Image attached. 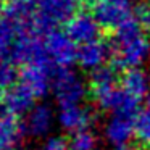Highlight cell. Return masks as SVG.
<instances>
[{
	"label": "cell",
	"instance_id": "cell-1",
	"mask_svg": "<svg viewBox=\"0 0 150 150\" xmlns=\"http://www.w3.org/2000/svg\"><path fill=\"white\" fill-rule=\"evenodd\" d=\"M111 60L116 69L139 68L150 60V36L134 16L115 31Z\"/></svg>",
	"mask_w": 150,
	"mask_h": 150
},
{
	"label": "cell",
	"instance_id": "cell-2",
	"mask_svg": "<svg viewBox=\"0 0 150 150\" xmlns=\"http://www.w3.org/2000/svg\"><path fill=\"white\" fill-rule=\"evenodd\" d=\"M92 98L95 105L103 111H127L136 113L139 102L131 98L123 91L121 84L118 86V79L115 74V68H108L107 65L91 71L89 82Z\"/></svg>",
	"mask_w": 150,
	"mask_h": 150
},
{
	"label": "cell",
	"instance_id": "cell-3",
	"mask_svg": "<svg viewBox=\"0 0 150 150\" xmlns=\"http://www.w3.org/2000/svg\"><path fill=\"white\" fill-rule=\"evenodd\" d=\"M37 31L45 34L57 24H65L79 10L81 0H33Z\"/></svg>",
	"mask_w": 150,
	"mask_h": 150
},
{
	"label": "cell",
	"instance_id": "cell-4",
	"mask_svg": "<svg viewBox=\"0 0 150 150\" xmlns=\"http://www.w3.org/2000/svg\"><path fill=\"white\" fill-rule=\"evenodd\" d=\"M136 113L115 111L103 127L111 150H136Z\"/></svg>",
	"mask_w": 150,
	"mask_h": 150
},
{
	"label": "cell",
	"instance_id": "cell-5",
	"mask_svg": "<svg viewBox=\"0 0 150 150\" xmlns=\"http://www.w3.org/2000/svg\"><path fill=\"white\" fill-rule=\"evenodd\" d=\"M52 92L58 107L82 103L87 95V86L71 68H58L52 79Z\"/></svg>",
	"mask_w": 150,
	"mask_h": 150
},
{
	"label": "cell",
	"instance_id": "cell-6",
	"mask_svg": "<svg viewBox=\"0 0 150 150\" xmlns=\"http://www.w3.org/2000/svg\"><path fill=\"white\" fill-rule=\"evenodd\" d=\"M47 58L57 68H69L76 63L78 57V44L69 37L65 29H50L44 34Z\"/></svg>",
	"mask_w": 150,
	"mask_h": 150
},
{
	"label": "cell",
	"instance_id": "cell-7",
	"mask_svg": "<svg viewBox=\"0 0 150 150\" xmlns=\"http://www.w3.org/2000/svg\"><path fill=\"white\" fill-rule=\"evenodd\" d=\"M92 13L103 29L111 31H116L134 16V10L127 0H94Z\"/></svg>",
	"mask_w": 150,
	"mask_h": 150
},
{
	"label": "cell",
	"instance_id": "cell-8",
	"mask_svg": "<svg viewBox=\"0 0 150 150\" xmlns=\"http://www.w3.org/2000/svg\"><path fill=\"white\" fill-rule=\"evenodd\" d=\"M52 63L49 60H42V62H34L23 65V69L20 71V79L18 81L23 82L37 98H42L47 95V92L52 91V69H50Z\"/></svg>",
	"mask_w": 150,
	"mask_h": 150
},
{
	"label": "cell",
	"instance_id": "cell-9",
	"mask_svg": "<svg viewBox=\"0 0 150 150\" xmlns=\"http://www.w3.org/2000/svg\"><path fill=\"white\" fill-rule=\"evenodd\" d=\"M65 31L69 34L76 44H84L100 36L102 24L95 18L92 11L78 10L68 21L65 23Z\"/></svg>",
	"mask_w": 150,
	"mask_h": 150
},
{
	"label": "cell",
	"instance_id": "cell-10",
	"mask_svg": "<svg viewBox=\"0 0 150 150\" xmlns=\"http://www.w3.org/2000/svg\"><path fill=\"white\" fill-rule=\"evenodd\" d=\"M26 136L20 115L0 105V150H20Z\"/></svg>",
	"mask_w": 150,
	"mask_h": 150
},
{
	"label": "cell",
	"instance_id": "cell-11",
	"mask_svg": "<svg viewBox=\"0 0 150 150\" xmlns=\"http://www.w3.org/2000/svg\"><path fill=\"white\" fill-rule=\"evenodd\" d=\"M110 57H111V47L105 40H102L100 37H97V39H92L89 42L78 45L76 63L82 69L94 71L100 66H105V63L108 62Z\"/></svg>",
	"mask_w": 150,
	"mask_h": 150
},
{
	"label": "cell",
	"instance_id": "cell-12",
	"mask_svg": "<svg viewBox=\"0 0 150 150\" xmlns=\"http://www.w3.org/2000/svg\"><path fill=\"white\" fill-rule=\"evenodd\" d=\"M24 131L28 136L34 139L47 137L55 124V113L47 103H36L26 113V118L23 121Z\"/></svg>",
	"mask_w": 150,
	"mask_h": 150
},
{
	"label": "cell",
	"instance_id": "cell-13",
	"mask_svg": "<svg viewBox=\"0 0 150 150\" xmlns=\"http://www.w3.org/2000/svg\"><path fill=\"white\" fill-rule=\"evenodd\" d=\"M92 111L86 108L82 103H74V105H65L60 107L57 121L60 127L66 132H76L84 127H91L92 124Z\"/></svg>",
	"mask_w": 150,
	"mask_h": 150
},
{
	"label": "cell",
	"instance_id": "cell-14",
	"mask_svg": "<svg viewBox=\"0 0 150 150\" xmlns=\"http://www.w3.org/2000/svg\"><path fill=\"white\" fill-rule=\"evenodd\" d=\"M37 100H39V98L20 81L2 94V105H4L7 110L13 111V113H16V115L28 113V111L36 105Z\"/></svg>",
	"mask_w": 150,
	"mask_h": 150
},
{
	"label": "cell",
	"instance_id": "cell-15",
	"mask_svg": "<svg viewBox=\"0 0 150 150\" xmlns=\"http://www.w3.org/2000/svg\"><path fill=\"white\" fill-rule=\"evenodd\" d=\"M120 82L123 91L137 102L145 98L150 92V76L142 69V66L124 69V74L121 76Z\"/></svg>",
	"mask_w": 150,
	"mask_h": 150
},
{
	"label": "cell",
	"instance_id": "cell-16",
	"mask_svg": "<svg viewBox=\"0 0 150 150\" xmlns=\"http://www.w3.org/2000/svg\"><path fill=\"white\" fill-rule=\"evenodd\" d=\"M16 65L18 63L11 57H0V94H4L18 82L20 71Z\"/></svg>",
	"mask_w": 150,
	"mask_h": 150
},
{
	"label": "cell",
	"instance_id": "cell-17",
	"mask_svg": "<svg viewBox=\"0 0 150 150\" xmlns=\"http://www.w3.org/2000/svg\"><path fill=\"white\" fill-rule=\"evenodd\" d=\"M97 136L91 131V127H84L76 132H71L69 149L71 150H97Z\"/></svg>",
	"mask_w": 150,
	"mask_h": 150
},
{
	"label": "cell",
	"instance_id": "cell-18",
	"mask_svg": "<svg viewBox=\"0 0 150 150\" xmlns=\"http://www.w3.org/2000/svg\"><path fill=\"white\" fill-rule=\"evenodd\" d=\"M136 142L150 150V111L145 110L136 116Z\"/></svg>",
	"mask_w": 150,
	"mask_h": 150
},
{
	"label": "cell",
	"instance_id": "cell-19",
	"mask_svg": "<svg viewBox=\"0 0 150 150\" xmlns=\"http://www.w3.org/2000/svg\"><path fill=\"white\" fill-rule=\"evenodd\" d=\"M42 150H71L69 149V140H66L62 136H50L45 139Z\"/></svg>",
	"mask_w": 150,
	"mask_h": 150
},
{
	"label": "cell",
	"instance_id": "cell-20",
	"mask_svg": "<svg viewBox=\"0 0 150 150\" xmlns=\"http://www.w3.org/2000/svg\"><path fill=\"white\" fill-rule=\"evenodd\" d=\"M134 18L137 20V23L145 29H150V7L149 5H139L134 8Z\"/></svg>",
	"mask_w": 150,
	"mask_h": 150
},
{
	"label": "cell",
	"instance_id": "cell-21",
	"mask_svg": "<svg viewBox=\"0 0 150 150\" xmlns=\"http://www.w3.org/2000/svg\"><path fill=\"white\" fill-rule=\"evenodd\" d=\"M5 11H7V7H5L4 0H0V20L5 16Z\"/></svg>",
	"mask_w": 150,
	"mask_h": 150
},
{
	"label": "cell",
	"instance_id": "cell-22",
	"mask_svg": "<svg viewBox=\"0 0 150 150\" xmlns=\"http://www.w3.org/2000/svg\"><path fill=\"white\" fill-rule=\"evenodd\" d=\"M145 107H147V110L150 111V92H149V95L145 97Z\"/></svg>",
	"mask_w": 150,
	"mask_h": 150
}]
</instances>
